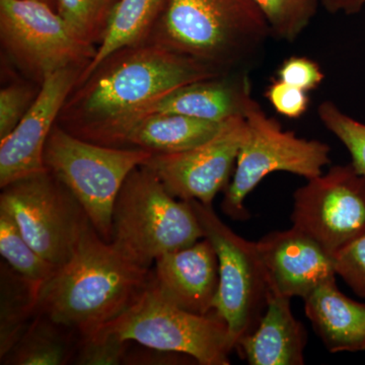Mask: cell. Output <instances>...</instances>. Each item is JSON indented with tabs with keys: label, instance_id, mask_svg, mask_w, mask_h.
Here are the masks:
<instances>
[{
	"label": "cell",
	"instance_id": "obj_29",
	"mask_svg": "<svg viewBox=\"0 0 365 365\" xmlns=\"http://www.w3.org/2000/svg\"><path fill=\"white\" fill-rule=\"evenodd\" d=\"M333 258L336 275L355 294L365 299V232L343 247Z\"/></svg>",
	"mask_w": 365,
	"mask_h": 365
},
{
	"label": "cell",
	"instance_id": "obj_20",
	"mask_svg": "<svg viewBox=\"0 0 365 365\" xmlns=\"http://www.w3.org/2000/svg\"><path fill=\"white\" fill-rule=\"evenodd\" d=\"M79 335L42 314H37L20 339L1 357V364L63 365L72 364Z\"/></svg>",
	"mask_w": 365,
	"mask_h": 365
},
{
	"label": "cell",
	"instance_id": "obj_21",
	"mask_svg": "<svg viewBox=\"0 0 365 365\" xmlns=\"http://www.w3.org/2000/svg\"><path fill=\"white\" fill-rule=\"evenodd\" d=\"M165 2V0H118L110 16L104 39L98 46L95 58L81 74L78 83L88 78L115 52L140 44L148 39L162 13Z\"/></svg>",
	"mask_w": 365,
	"mask_h": 365
},
{
	"label": "cell",
	"instance_id": "obj_17",
	"mask_svg": "<svg viewBox=\"0 0 365 365\" xmlns=\"http://www.w3.org/2000/svg\"><path fill=\"white\" fill-rule=\"evenodd\" d=\"M307 341V330L294 318L290 299L271 292L260 323L235 350L251 365H302Z\"/></svg>",
	"mask_w": 365,
	"mask_h": 365
},
{
	"label": "cell",
	"instance_id": "obj_26",
	"mask_svg": "<svg viewBox=\"0 0 365 365\" xmlns=\"http://www.w3.org/2000/svg\"><path fill=\"white\" fill-rule=\"evenodd\" d=\"M318 115L324 126L349 151L353 168L365 178V123L350 117L331 101L319 106Z\"/></svg>",
	"mask_w": 365,
	"mask_h": 365
},
{
	"label": "cell",
	"instance_id": "obj_3",
	"mask_svg": "<svg viewBox=\"0 0 365 365\" xmlns=\"http://www.w3.org/2000/svg\"><path fill=\"white\" fill-rule=\"evenodd\" d=\"M270 36L254 0H165L145 41L225 76L247 72Z\"/></svg>",
	"mask_w": 365,
	"mask_h": 365
},
{
	"label": "cell",
	"instance_id": "obj_10",
	"mask_svg": "<svg viewBox=\"0 0 365 365\" xmlns=\"http://www.w3.org/2000/svg\"><path fill=\"white\" fill-rule=\"evenodd\" d=\"M0 39L11 61L39 86L60 69H86L98 51L41 0H0Z\"/></svg>",
	"mask_w": 365,
	"mask_h": 365
},
{
	"label": "cell",
	"instance_id": "obj_12",
	"mask_svg": "<svg viewBox=\"0 0 365 365\" xmlns=\"http://www.w3.org/2000/svg\"><path fill=\"white\" fill-rule=\"evenodd\" d=\"M245 134V117H232L206 143L180 153H153L144 165L160 178L170 195L212 204L230 185Z\"/></svg>",
	"mask_w": 365,
	"mask_h": 365
},
{
	"label": "cell",
	"instance_id": "obj_27",
	"mask_svg": "<svg viewBox=\"0 0 365 365\" xmlns=\"http://www.w3.org/2000/svg\"><path fill=\"white\" fill-rule=\"evenodd\" d=\"M131 341L110 333H93L79 337L72 364L79 365H117L126 364Z\"/></svg>",
	"mask_w": 365,
	"mask_h": 365
},
{
	"label": "cell",
	"instance_id": "obj_18",
	"mask_svg": "<svg viewBox=\"0 0 365 365\" xmlns=\"http://www.w3.org/2000/svg\"><path fill=\"white\" fill-rule=\"evenodd\" d=\"M225 122L206 121L177 114H155L141 118L113 134L104 145L140 148L153 153H174L191 150L215 136Z\"/></svg>",
	"mask_w": 365,
	"mask_h": 365
},
{
	"label": "cell",
	"instance_id": "obj_24",
	"mask_svg": "<svg viewBox=\"0 0 365 365\" xmlns=\"http://www.w3.org/2000/svg\"><path fill=\"white\" fill-rule=\"evenodd\" d=\"M118 0H57V11L74 34L98 48Z\"/></svg>",
	"mask_w": 365,
	"mask_h": 365
},
{
	"label": "cell",
	"instance_id": "obj_14",
	"mask_svg": "<svg viewBox=\"0 0 365 365\" xmlns=\"http://www.w3.org/2000/svg\"><path fill=\"white\" fill-rule=\"evenodd\" d=\"M257 246L274 294L306 299L336 280L333 257L297 228L269 232Z\"/></svg>",
	"mask_w": 365,
	"mask_h": 365
},
{
	"label": "cell",
	"instance_id": "obj_2",
	"mask_svg": "<svg viewBox=\"0 0 365 365\" xmlns=\"http://www.w3.org/2000/svg\"><path fill=\"white\" fill-rule=\"evenodd\" d=\"M151 277L153 268L125 258L90 222L71 259L41 285L36 311L86 337L133 306Z\"/></svg>",
	"mask_w": 365,
	"mask_h": 365
},
{
	"label": "cell",
	"instance_id": "obj_22",
	"mask_svg": "<svg viewBox=\"0 0 365 365\" xmlns=\"http://www.w3.org/2000/svg\"><path fill=\"white\" fill-rule=\"evenodd\" d=\"M37 294L38 288L2 264L0 359L16 345L37 314Z\"/></svg>",
	"mask_w": 365,
	"mask_h": 365
},
{
	"label": "cell",
	"instance_id": "obj_5",
	"mask_svg": "<svg viewBox=\"0 0 365 365\" xmlns=\"http://www.w3.org/2000/svg\"><path fill=\"white\" fill-rule=\"evenodd\" d=\"M150 151L118 148L83 140L58 123L46 141L44 165L71 190L104 241L111 242L115 201L132 170Z\"/></svg>",
	"mask_w": 365,
	"mask_h": 365
},
{
	"label": "cell",
	"instance_id": "obj_23",
	"mask_svg": "<svg viewBox=\"0 0 365 365\" xmlns=\"http://www.w3.org/2000/svg\"><path fill=\"white\" fill-rule=\"evenodd\" d=\"M0 254L9 267L38 290L57 269L29 244L13 218L2 209H0Z\"/></svg>",
	"mask_w": 365,
	"mask_h": 365
},
{
	"label": "cell",
	"instance_id": "obj_19",
	"mask_svg": "<svg viewBox=\"0 0 365 365\" xmlns=\"http://www.w3.org/2000/svg\"><path fill=\"white\" fill-rule=\"evenodd\" d=\"M304 300L307 319L328 351H364L365 304L342 294L336 280L317 288Z\"/></svg>",
	"mask_w": 365,
	"mask_h": 365
},
{
	"label": "cell",
	"instance_id": "obj_6",
	"mask_svg": "<svg viewBox=\"0 0 365 365\" xmlns=\"http://www.w3.org/2000/svg\"><path fill=\"white\" fill-rule=\"evenodd\" d=\"M97 332L114 334L151 349L186 355L201 365L230 364V354L235 350L227 323L215 312L200 316L174 306L163 299L153 277L133 306L93 333Z\"/></svg>",
	"mask_w": 365,
	"mask_h": 365
},
{
	"label": "cell",
	"instance_id": "obj_7",
	"mask_svg": "<svg viewBox=\"0 0 365 365\" xmlns=\"http://www.w3.org/2000/svg\"><path fill=\"white\" fill-rule=\"evenodd\" d=\"M244 117L246 134L222 203L223 212L235 220L249 217L245 200L268 175L287 172L309 180L323 174L324 167L331 163L328 144L284 130L254 98Z\"/></svg>",
	"mask_w": 365,
	"mask_h": 365
},
{
	"label": "cell",
	"instance_id": "obj_28",
	"mask_svg": "<svg viewBox=\"0 0 365 365\" xmlns=\"http://www.w3.org/2000/svg\"><path fill=\"white\" fill-rule=\"evenodd\" d=\"M40 88L35 90L29 83H11L0 91V140L6 138L21 121Z\"/></svg>",
	"mask_w": 365,
	"mask_h": 365
},
{
	"label": "cell",
	"instance_id": "obj_11",
	"mask_svg": "<svg viewBox=\"0 0 365 365\" xmlns=\"http://www.w3.org/2000/svg\"><path fill=\"white\" fill-rule=\"evenodd\" d=\"M294 199L292 227L332 257L365 232V178L351 163L307 180Z\"/></svg>",
	"mask_w": 365,
	"mask_h": 365
},
{
	"label": "cell",
	"instance_id": "obj_16",
	"mask_svg": "<svg viewBox=\"0 0 365 365\" xmlns=\"http://www.w3.org/2000/svg\"><path fill=\"white\" fill-rule=\"evenodd\" d=\"M153 284L163 299L189 313H212L218 284L217 255L207 239L163 254L153 264Z\"/></svg>",
	"mask_w": 365,
	"mask_h": 365
},
{
	"label": "cell",
	"instance_id": "obj_32",
	"mask_svg": "<svg viewBox=\"0 0 365 365\" xmlns=\"http://www.w3.org/2000/svg\"><path fill=\"white\" fill-rule=\"evenodd\" d=\"M322 4L330 13L355 14L365 6V0H321Z\"/></svg>",
	"mask_w": 365,
	"mask_h": 365
},
{
	"label": "cell",
	"instance_id": "obj_4",
	"mask_svg": "<svg viewBox=\"0 0 365 365\" xmlns=\"http://www.w3.org/2000/svg\"><path fill=\"white\" fill-rule=\"evenodd\" d=\"M203 237L188 201L170 195L146 165L132 170L113 209L111 244L118 252L139 267L151 269L163 254Z\"/></svg>",
	"mask_w": 365,
	"mask_h": 365
},
{
	"label": "cell",
	"instance_id": "obj_1",
	"mask_svg": "<svg viewBox=\"0 0 365 365\" xmlns=\"http://www.w3.org/2000/svg\"><path fill=\"white\" fill-rule=\"evenodd\" d=\"M222 76L196 60L144 41L115 52L79 81L57 123L93 143L103 132L165 93Z\"/></svg>",
	"mask_w": 365,
	"mask_h": 365
},
{
	"label": "cell",
	"instance_id": "obj_25",
	"mask_svg": "<svg viewBox=\"0 0 365 365\" xmlns=\"http://www.w3.org/2000/svg\"><path fill=\"white\" fill-rule=\"evenodd\" d=\"M267 21L271 36L294 42L316 14L318 0H254Z\"/></svg>",
	"mask_w": 365,
	"mask_h": 365
},
{
	"label": "cell",
	"instance_id": "obj_31",
	"mask_svg": "<svg viewBox=\"0 0 365 365\" xmlns=\"http://www.w3.org/2000/svg\"><path fill=\"white\" fill-rule=\"evenodd\" d=\"M266 98L281 116L299 119L306 114L309 106L307 91L275 79L266 90Z\"/></svg>",
	"mask_w": 365,
	"mask_h": 365
},
{
	"label": "cell",
	"instance_id": "obj_9",
	"mask_svg": "<svg viewBox=\"0 0 365 365\" xmlns=\"http://www.w3.org/2000/svg\"><path fill=\"white\" fill-rule=\"evenodd\" d=\"M0 209L13 218L38 254L56 268L71 259L91 222L76 197L47 168L2 187Z\"/></svg>",
	"mask_w": 365,
	"mask_h": 365
},
{
	"label": "cell",
	"instance_id": "obj_30",
	"mask_svg": "<svg viewBox=\"0 0 365 365\" xmlns=\"http://www.w3.org/2000/svg\"><path fill=\"white\" fill-rule=\"evenodd\" d=\"M277 79L309 93L322 85L325 73L314 60L304 56H290L278 68Z\"/></svg>",
	"mask_w": 365,
	"mask_h": 365
},
{
	"label": "cell",
	"instance_id": "obj_33",
	"mask_svg": "<svg viewBox=\"0 0 365 365\" xmlns=\"http://www.w3.org/2000/svg\"><path fill=\"white\" fill-rule=\"evenodd\" d=\"M41 1H44V2H46V4H49V6H51L52 0H41ZM55 1L57 2V0H55Z\"/></svg>",
	"mask_w": 365,
	"mask_h": 365
},
{
	"label": "cell",
	"instance_id": "obj_8",
	"mask_svg": "<svg viewBox=\"0 0 365 365\" xmlns=\"http://www.w3.org/2000/svg\"><path fill=\"white\" fill-rule=\"evenodd\" d=\"M188 202L217 255L220 284L213 312L227 323L235 349L237 342L257 328L267 309L271 294L267 271L257 242L235 234L216 215L212 204Z\"/></svg>",
	"mask_w": 365,
	"mask_h": 365
},
{
	"label": "cell",
	"instance_id": "obj_15",
	"mask_svg": "<svg viewBox=\"0 0 365 365\" xmlns=\"http://www.w3.org/2000/svg\"><path fill=\"white\" fill-rule=\"evenodd\" d=\"M252 98V85L247 72L196 81L180 86L137 110L130 117L100 134L93 143L104 145L120 129L150 115L177 114L222 123L232 117L244 116Z\"/></svg>",
	"mask_w": 365,
	"mask_h": 365
},
{
	"label": "cell",
	"instance_id": "obj_13",
	"mask_svg": "<svg viewBox=\"0 0 365 365\" xmlns=\"http://www.w3.org/2000/svg\"><path fill=\"white\" fill-rule=\"evenodd\" d=\"M83 71V67H66L50 74L25 117L0 140V188L46 169V141Z\"/></svg>",
	"mask_w": 365,
	"mask_h": 365
}]
</instances>
